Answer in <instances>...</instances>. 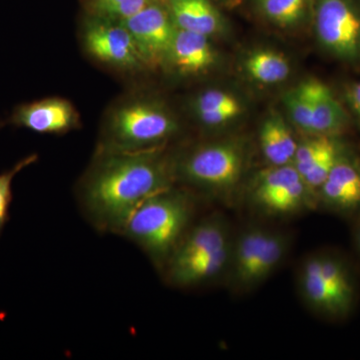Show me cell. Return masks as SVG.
I'll return each mask as SVG.
<instances>
[{"mask_svg":"<svg viewBox=\"0 0 360 360\" xmlns=\"http://www.w3.org/2000/svg\"><path fill=\"white\" fill-rule=\"evenodd\" d=\"M284 232L253 225L232 238L224 276L234 292H250L269 279L283 264L290 250Z\"/></svg>","mask_w":360,"mask_h":360,"instance_id":"obj_6","label":"cell"},{"mask_svg":"<svg viewBox=\"0 0 360 360\" xmlns=\"http://www.w3.org/2000/svg\"><path fill=\"white\" fill-rule=\"evenodd\" d=\"M315 32L321 44L345 60L360 59L359 0H314Z\"/></svg>","mask_w":360,"mask_h":360,"instance_id":"obj_10","label":"cell"},{"mask_svg":"<svg viewBox=\"0 0 360 360\" xmlns=\"http://www.w3.org/2000/svg\"><path fill=\"white\" fill-rule=\"evenodd\" d=\"M175 184L174 155L167 148L136 153L96 150L75 194L80 213L94 231L120 236L143 201Z\"/></svg>","mask_w":360,"mask_h":360,"instance_id":"obj_1","label":"cell"},{"mask_svg":"<svg viewBox=\"0 0 360 360\" xmlns=\"http://www.w3.org/2000/svg\"><path fill=\"white\" fill-rule=\"evenodd\" d=\"M319 205L329 210L352 214L360 210V162L340 155L317 193Z\"/></svg>","mask_w":360,"mask_h":360,"instance_id":"obj_13","label":"cell"},{"mask_svg":"<svg viewBox=\"0 0 360 360\" xmlns=\"http://www.w3.org/2000/svg\"><path fill=\"white\" fill-rule=\"evenodd\" d=\"M217 54L210 37L177 30L165 65L184 77L205 73L214 65Z\"/></svg>","mask_w":360,"mask_h":360,"instance_id":"obj_15","label":"cell"},{"mask_svg":"<svg viewBox=\"0 0 360 360\" xmlns=\"http://www.w3.org/2000/svg\"><path fill=\"white\" fill-rule=\"evenodd\" d=\"M232 238L229 224L219 214L196 219L168 258L161 276L174 288H198L224 276Z\"/></svg>","mask_w":360,"mask_h":360,"instance_id":"obj_4","label":"cell"},{"mask_svg":"<svg viewBox=\"0 0 360 360\" xmlns=\"http://www.w3.org/2000/svg\"><path fill=\"white\" fill-rule=\"evenodd\" d=\"M123 23L131 33L146 68L165 65L177 30L165 1L153 0Z\"/></svg>","mask_w":360,"mask_h":360,"instance_id":"obj_11","label":"cell"},{"mask_svg":"<svg viewBox=\"0 0 360 360\" xmlns=\"http://www.w3.org/2000/svg\"><path fill=\"white\" fill-rule=\"evenodd\" d=\"M39 160V155H30L18 161L11 169L0 174V236L9 219V208L13 201V181L14 177L25 168Z\"/></svg>","mask_w":360,"mask_h":360,"instance_id":"obj_24","label":"cell"},{"mask_svg":"<svg viewBox=\"0 0 360 360\" xmlns=\"http://www.w3.org/2000/svg\"><path fill=\"white\" fill-rule=\"evenodd\" d=\"M195 193L176 184L150 196L132 213L120 236L139 248L158 271L196 220Z\"/></svg>","mask_w":360,"mask_h":360,"instance_id":"obj_2","label":"cell"},{"mask_svg":"<svg viewBox=\"0 0 360 360\" xmlns=\"http://www.w3.org/2000/svg\"><path fill=\"white\" fill-rule=\"evenodd\" d=\"M356 243H357V246H359V250L360 251V225H359V229H357V232H356Z\"/></svg>","mask_w":360,"mask_h":360,"instance_id":"obj_26","label":"cell"},{"mask_svg":"<svg viewBox=\"0 0 360 360\" xmlns=\"http://www.w3.org/2000/svg\"><path fill=\"white\" fill-rule=\"evenodd\" d=\"M177 30L212 37L224 26V18L212 0H165Z\"/></svg>","mask_w":360,"mask_h":360,"instance_id":"obj_16","label":"cell"},{"mask_svg":"<svg viewBox=\"0 0 360 360\" xmlns=\"http://www.w3.org/2000/svg\"><path fill=\"white\" fill-rule=\"evenodd\" d=\"M179 131V123L165 104L135 92L106 113L96 150L136 153L165 148Z\"/></svg>","mask_w":360,"mask_h":360,"instance_id":"obj_3","label":"cell"},{"mask_svg":"<svg viewBox=\"0 0 360 360\" xmlns=\"http://www.w3.org/2000/svg\"><path fill=\"white\" fill-rule=\"evenodd\" d=\"M298 142L281 116H269L260 127V149L272 167L292 165Z\"/></svg>","mask_w":360,"mask_h":360,"instance_id":"obj_18","label":"cell"},{"mask_svg":"<svg viewBox=\"0 0 360 360\" xmlns=\"http://www.w3.org/2000/svg\"><path fill=\"white\" fill-rule=\"evenodd\" d=\"M300 290L305 303L326 316L347 315L354 302V285L345 264L329 255H314L303 262Z\"/></svg>","mask_w":360,"mask_h":360,"instance_id":"obj_7","label":"cell"},{"mask_svg":"<svg viewBox=\"0 0 360 360\" xmlns=\"http://www.w3.org/2000/svg\"><path fill=\"white\" fill-rule=\"evenodd\" d=\"M298 142L292 165L310 191L317 195L343 150L333 136L309 135Z\"/></svg>","mask_w":360,"mask_h":360,"instance_id":"obj_14","label":"cell"},{"mask_svg":"<svg viewBox=\"0 0 360 360\" xmlns=\"http://www.w3.org/2000/svg\"><path fill=\"white\" fill-rule=\"evenodd\" d=\"M193 115L206 127H219L236 120L243 111L236 97L219 89H207L195 96Z\"/></svg>","mask_w":360,"mask_h":360,"instance_id":"obj_19","label":"cell"},{"mask_svg":"<svg viewBox=\"0 0 360 360\" xmlns=\"http://www.w3.org/2000/svg\"><path fill=\"white\" fill-rule=\"evenodd\" d=\"M153 0H85L87 14L106 20L125 21Z\"/></svg>","mask_w":360,"mask_h":360,"instance_id":"obj_22","label":"cell"},{"mask_svg":"<svg viewBox=\"0 0 360 360\" xmlns=\"http://www.w3.org/2000/svg\"><path fill=\"white\" fill-rule=\"evenodd\" d=\"M348 99L355 113L360 120V82L355 84L348 90Z\"/></svg>","mask_w":360,"mask_h":360,"instance_id":"obj_25","label":"cell"},{"mask_svg":"<svg viewBox=\"0 0 360 360\" xmlns=\"http://www.w3.org/2000/svg\"><path fill=\"white\" fill-rule=\"evenodd\" d=\"M246 200L253 210L271 217H292L319 205L293 165H269L258 172L246 189Z\"/></svg>","mask_w":360,"mask_h":360,"instance_id":"obj_8","label":"cell"},{"mask_svg":"<svg viewBox=\"0 0 360 360\" xmlns=\"http://www.w3.org/2000/svg\"><path fill=\"white\" fill-rule=\"evenodd\" d=\"M11 122L40 134L61 135L79 129L82 120L75 106L63 97H47L21 104Z\"/></svg>","mask_w":360,"mask_h":360,"instance_id":"obj_12","label":"cell"},{"mask_svg":"<svg viewBox=\"0 0 360 360\" xmlns=\"http://www.w3.org/2000/svg\"><path fill=\"white\" fill-rule=\"evenodd\" d=\"M283 99L292 122L304 134L309 135L311 129V103L303 82L290 90Z\"/></svg>","mask_w":360,"mask_h":360,"instance_id":"obj_23","label":"cell"},{"mask_svg":"<svg viewBox=\"0 0 360 360\" xmlns=\"http://www.w3.org/2000/svg\"><path fill=\"white\" fill-rule=\"evenodd\" d=\"M257 4L258 11L270 22L291 27L305 20L311 0H257Z\"/></svg>","mask_w":360,"mask_h":360,"instance_id":"obj_21","label":"cell"},{"mask_svg":"<svg viewBox=\"0 0 360 360\" xmlns=\"http://www.w3.org/2000/svg\"><path fill=\"white\" fill-rule=\"evenodd\" d=\"M245 70L255 82L262 84H281L290 75V65L283 54L269 49H259L250 54Z\"/></svg>","mask_w":360,"mask_h":360,"instance_id":"obj_20","label":"cell"},{"mask_svg":"<svg viewBox=\"0 0 360 360\" xmlns=\"http://www.w3.org/2000/svg\"><path fill=\"white\" fill-rule=\"evenodd\" d=\"M82 44L90 58L113 70L135 72L146 68L131 33L122 21L87 14L82 28Z\"/></svg>","mask_w":360,"mask_h":360,"instance_id":"obj_9","label":"cell"},{"mask_svg":"<svg viewBox=\"0 0 360 360\" xmlns=\"http://www.w3.org/2000/svg\"><path fill=\"white\" fill-rule=\"evenodd\" d=\"M311 103V129L309 135L333 136L345 127L347 117L331 90L321 80L303 82Z\"/></svg>","mask_w":360,"mask_h":360,"instance_id":"obj_17","label":"cell"},{"mask_svg":"<svg viewBox=\"0 0 360 360\" xmlns=\"http://www.w3.org/2000/svg\"><path fill=\"white\" fill-rule=\"evenodd\" d=\"M245 163V148L240 141L207 142L174 155L175 179L193 193L224 200L238 188Z\"/></svg>","mask_w":360,"mask_h":360,"instance_id":"obj_5","label":"cell"}]
</instances>
